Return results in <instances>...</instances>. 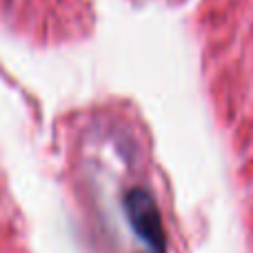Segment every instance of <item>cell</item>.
Segmentation results:
<instances>
[{"label":"cell","mask_w":253,"mask_h":253,"mask_svg":"<svg viewBox=\"0 0 253 253\" xmlns=\"http://www.w3.org/2000/svg\"><path fill=\"white\" fill-rule=\"evenodd\" d=\"M129 211L133 215V224L140 229V233L147 236L156 247H160L162 233H160V224H158V215L151 200L147 196H142V193H133L129 198Z\"/></svg>","instance_id":"obj_1"}]
</instances>
